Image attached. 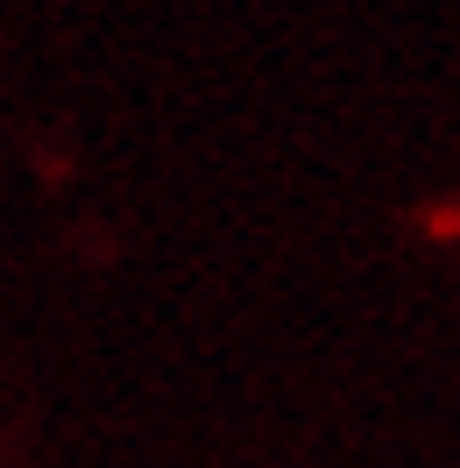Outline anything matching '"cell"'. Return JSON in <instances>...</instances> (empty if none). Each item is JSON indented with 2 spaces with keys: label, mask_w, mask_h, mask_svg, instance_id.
Segmentation results:
<instances>
[]
</instances>
